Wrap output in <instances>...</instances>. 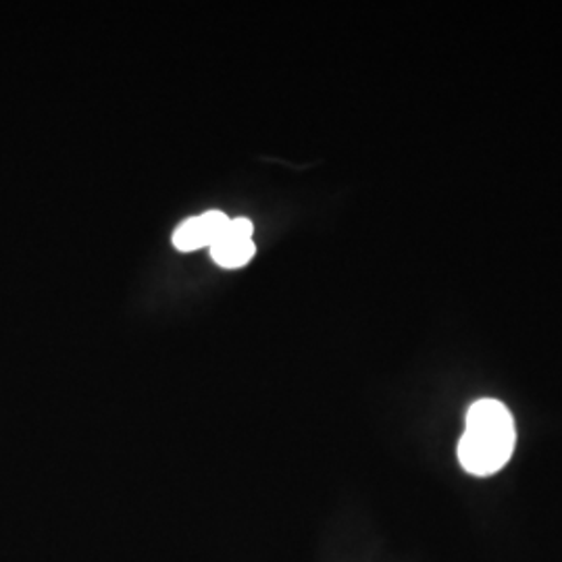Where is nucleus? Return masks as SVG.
<instances>
[{
    "instance_id": "1",
    "label": "nucleus",
    "mask_w": 562,
    "mask_h": 562,
    "mask_svg": "<svg viewBox=\"0 0 562 562\" xmlns=\"http://www.w3.org/2000/svg\"><path fill=\"white\" fill-rule=\"evenodd\" d=\"M515 446V419L503 402L483 398L471 404L459 442V461L467 473L475 477L498 473L510 461Z\"/></svg>"
},
{
    "instance_id": "2",
    "label": "nucleus",
    "mask_w": 562,
    "mask_h": 562,
    "mask_svg": "<svg viewBox=\"0 0 562 562\" xmlns=\"http://www.w3.org/2000/svg\"><path fill=\"white\" fill-rule=\"evenodd\" d=\"M211 257L225 269H236L255 257L252 240H236L223 236L222 240L211 244Z\"/></svg>"
},
{
    "instance_id": "3",
    "label": "nucleus",
    "mask_w": 562,
    "mask_h": 562,
    "mask_svg": "<svg viewBox=\"0 0 562 562\" xmlns=\"http://www.w3.org/2000/svg\"><path fill=\"white\" fill-rule=\"evenodd\" d=\"M173 244H176V248H180L183 252L196 250V248H202V246H211L213 238H211L209 223L204 220V215L196 217V220L181 223L178 232L173 234Z\"/></svg>"
},
{
    "instance_id": "4",
    "label": "nucleus",
    "mask_w": 562,
    "mask_h": 562,
    "mask_svg": "<svg viewBox=\"0 0 562 562\" xmlns=\"http://www.w3.org/2000/svg\"><path fill=\"white\" fill-rule=\"evenodd\" d=\"M223 236L236 238V240H250L252 238V223L248 220H234V222H229Z\"/></svg>"
}]
</instances>
